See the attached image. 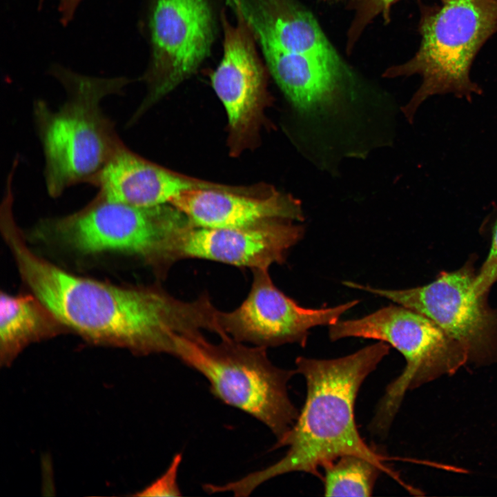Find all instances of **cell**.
<instances>
[{
    "mask_svg": "<svg viewBox=\"0 0 497 497\" xmlns=\"http://www.w3.org/2000/svg\"><path fill=\"white\" fill-rule=\"evenodd\" d=\"M23 282L68 329L90 342L137 355H171L173 335L211 331L215 307L203 295L185 302L159 287L122 286L70 273L36 255L17 223L1 228Z\"/></svg>",
    "mask_w": 497,
    "mask_h": 497,
    "instance_id": "obj_1",
    "label": "cell"
},
{
    "mask_svg": "<svg viewBox=\"0 0 497 497\" xmlns=\"http://www.w3.org/2000/svg\"><path fill=\"white\" fill-rule=\"evenodd\" d=\"M390 347L379 341L338 358L298 357L295 371L305 379L306 399L295 423L273 446V449L287 447L286 454L264 469L226 483V489L235 496H247L267 480L295 471L322 480L320 468L349 454L373 462L400 482L397 474L384 464L386 457L361 437L354 413L361 385L389 354Z\"/></svg>",
    "mask_w": 497,
    "mask_h": 497,
    "instance_id": "obj_2",
    "label": "cell"
},
{
    "mask_svg": "<svg viewBox=\"0 0 497 497\" xmlns=\"http://www.w3.org/2000/svg\"><path fill=\"white\" fill-rule=\"evenodd\" d=\"M50 75L63 86L66 98L54 110L46 101L33 104V118L44 156L48 193L60 196L79 184H95L100 173L124 144L101 103L121 95L131 81L126 77H99L80 74L59 64Z\"/></svg>",
    "mask_w": 497,
    "mask_h": 497,
    "instance_id": "obj_3",
    "label": "cell"
},
{
    "mask_svg": "<svg viewBox=\"0 0 497 497\" xmlns=\"http://www.w3.org/2000/svg\"><path fill=\"white\" fill-rule=\"evenodd\" d=\"M171 355L202 375L216 398L260 421L277 440L297 420L300 411L287 388L297 372L273 364L266 348L250 347L229 335L215 344L201 330H191L173 335Z\"/></svg>",
    "mask_w": 497,
    "mask_h": 497,
    "instance_id": "obj_4",
    "label": "cell"
},
{
    "mask_svg": "<svg viewBox=\"0 0 497 497\" xmlns=\"http://www.w3.org/2000/svg\"><path fill=\"white\" fill-rule=\"evenodd\" d=\"M421 41L414 57L387 72L388 77L418 74L422 84L402 110L409 121L423 101L454 94L471 100L482 93L470 77L472 62L497 32V0H440L424 12Z\"/></svg>",
    "mask_w": 497,
    "mask_h": 497,
    "instance_id": "obj_5",
    "label": "cell"
},
{
    "mask_svg": "<svg viewBox=\"0 0 497 497\" xmlns=\"http://www.w3.org/2000/svg\"><path fill=\"white\" fill-rule=\"evenodd\" d=\"M331 341L345 338L387 343L405 358L402 373L387 387L369 425L385 436L407 391L455 373L469 360L462 346L427 316L400 304H390L358 319L329 326Z\"/></svg>",
    "mask_w": 497,
    "mask_h": 497,
    "instance_id": "obj_6",
    "label": "cell"
},
{
    "mask_svg": "<svg viewBox=\"0 0 497 497\" xmlns=\"http://www.w3.org/2000/svg\"><path fill=\"white\" fill-rule=\"evenodd\" d=\"M188 221L173 206H135L97 194L77 212L39 221L32 235L78 254L121 253L159 269L169 236Z\"/></svg>",
    "mask_w": 497,
    "mask_h": 497,
    "instance_id": "obj_7",
    "label": "cell"
},
{
    "mask_svg": "<svg viewBox=\"0 0 497 497\" xmlns=\"http://www.w3.org/2000/svg\"><path fill=\"white\" fill-rule=\"evenodd\" d=\"M142 2L140 23L149 45V59L142 79L147 93L131 124L198 69L209 55L216 30L209 0Z\"/></svg>",
    "mask_w": 497,
    "mask_h": 497,
    "instance_id": "obj_8",
    "label": "cell"
},
{
    "mask_svg": "<svg viewBox=\"0 0 497 497\" xmlns=\"http://www.w3.org/2000/svg\"><path fill=\"white\" fill-rule=\"evenodd\" d=\"M473 261L451 272H441L431 283L406 289H384L345 281L347 287L384 298L430 318L458 342L469 360L497 356V309L474 289Z\"/></svg>",
    "mask_w": 497,
    "mask_h": 497,
    "instance_id": "obj_9",
    "label": "cell"
},
{
    "mask_svg": "<svg viewBox=\"0 0 497 497\" xmlns=\"http://www.w3.org/2000/svg\"><path fill=\"white\" fill-rule=\"evenodd\" d=\"M253 271L251 289L241 305L230 312L219 311L220 337L229 335L266 349L288 343L304 347L312 328L335 324L360 302L354 300L333 307L304 308L273 284L268 269Z\"/></svg>",
    "mask_w": 497,
    "mask_h": 497,
    "instance_id": "obj_10",
    "label": "cell"
},
{
    "mask_svg": "<svg viewBox=\"0 0 497 497\" xmlns=\"http://www.w3.org/2000/svg\"><path fill=\"white\" fill-rule=\"evenodd\" d=\"M275 219L242 228H207L189 221L176 228L165 244L161 267L184 258H199L236 266L269 269L282 264L300 242L304 227Z\"/></svg>",
    "mask_w": 497,
    "mask_h": 497,
    "instance_id": "obj_11",
    "label": "cell"
},
{
    "mask_svg": "<svg viewBox=\"0 0 497 497\" xmlns=\"http://www.w3.org/2000/svg\"><path fill=\"white\" fill-rule=\"evenodd\" d=\"M223 55L211 82L226 111L231 142L237 146L254 133L268 101L266 66L246 22L235 23L222 12Z\"/></svg>",
    "mask_w": 497,
    "mask_h": 497,
    "instance_id": "obj_12",
    "label": "cell"
},
{
    "mask_svg": "<svg viewBox=\"0 0 497 497\" xmlns=\"http://www.w3.org/2000/svg\"><path fill=\"white\" fill-rule=\"evenodd\" d=\"M169 204L192 225L201 227L242 228L275 219L304 220L299 200L272 190L256 196L249 191L191 188L174 196Z\"/></svg>",
    "mask_w": 497,
    "mask_h": 497,
    "instance_id": "obj_13",
    "label": "cell"
},
{
    "mask_svg": "<svg viewBox=\"0 0 497 497\" xmlns=\"http://www.w3.org/2000/svg\"><path fill=\"white\" fill-rule=\"evenodd\" d=\"M94 185L99 188L98 194L108 200L140 207L169 204L186 189H234L173 173L139 156L124 144L111 157Z\"/></svg>",
    "mask_w": 497,
    "mask_h": 497,
    "instance_id": "obj_14",
    "label": "cell"
},
{
    "mask_svg": "<svg viewBox=\"0 0 497 497\" xmlns=\"http://www.w3.org/2000/svg\"><path fill=\"white\" fill-rule=\"evenodd\" d=\"M66 330L34 294L0 297V361L8 366L29 344Z\"/></svg>",
    "mask_w": 497,
    "mask_h": 497,
    "instance_id": "obj_15",
    "label": "cell"
},
{
    "mask_svg": "<svg viewBox=\"0 0 497 497\" xmlns=\"http://www.w3.org/2000/svg\"><path fill=\"white\" fill-rule=\"evenodd\" d=\"M322 469L325 496H371L383 472L373 462L351 454L342 456Z\"/></svg>",
    "mask_w": 497,
    "mask_h": 497,
    "instance_id": "obj_16",
    "label": "cell"
},
{
    "mask_svg": "<svg viewBox=\"0 0 497 497\" xmlns=\"http://www.w3.org/2000/svg\"><path fill=\"white\" fill-rule=\"evenodd\" d=\"M182 461V454H176L164 474L137 495L140 496H180L182 492L179 487L177 477Z\"/></svg>",
    "mask_w": 497,
    "mask_h": 497,
    "instance_id": "obj_17",
    "label": "cell"
},
{
    "mask_svg": "<svg viewBox=\"0 0 497 497\" xmlns=\"http://www.w3.org/2000/svg\"><path fill=\"white\" fill-rule=\"evenodd\" d=\"M497 281V221L494 227L489 254L477 273L474 289L478 295H487L491 286Z\"/></svg>",
    "mask_w": 497,
    "mask_h": 497,
    "instance_id": "obj_18",
    "label": "cell"
},
{
    "mask_svg": "<svg viewBox=\"0 0 497 497\" xmlns=\"http://www.w3.org/2000/svg\"><path fill=\"white\" fill-rule=\"evenodd\" d=\"M83 0H58V12L60 21L64 26L70 23L75 14ZM40 5L43 0H39Z\"/></svg>",
    "mask_w": 497,
    "mask_h": 497,
    "instance_id": "obj_19",
    "label": "cell"
},
{
    "mask_svg": "<svg viewBox=\"0 0 497 497\" xmlns=\"http://www.w3.org/2000/svg\"><path fill=\"white\" fill-rule=\"evenodd\" d=\"M379 1L382 3L384 8L385 9H387L391 5V3H392L393 2H394L396 0H379Z\"/></svg>",
    "mask_w": 497,
    "mask_h": 497,
    "instance_id": "obj_20",
    "label": "cell"
}]
</instances>
